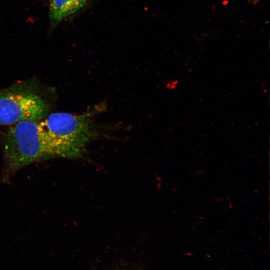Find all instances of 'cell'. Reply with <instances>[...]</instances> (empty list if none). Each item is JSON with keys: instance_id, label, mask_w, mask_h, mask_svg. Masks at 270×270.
<instances>
[{"instance_id": "cell-1", "label": "cell", "mask_w": 270, "mask_h": 270, "mask_svg": "<svg viewBox=\"0 0 270 270\" xmlns=\"http://www.w3.org/2000/svg\"><path fill=\"white\" fill-rule=\"evenodd\" d=\"M100 108L98 106L80 114L56 112L39 120V132L46 158L82 157L88 144L97 136L92 118Z\"/></svg>"}, {"instance_id": "cell-2", "label": "cell", "mask_w": 270, "mask_h": 270, "mask_svg": "<svg viewBox=\"0 0 270 270\" xmlns=\"http://www.w3.org/2000/svg\"><path fill=\"white\" fill-rule=\"evenodd\" d=\"M38 121L18 122L6 134L4 152L10 169L17 170L35 162L47 159L39 132Z\"/></svg>"}, {"instance_id": "cell-3", "label": "cell", "mask_w": 270, "mask_h": 270, "mask_svg": "<svg viewBox=\"0 0 270 270\" xmlns=\"http://www.w3.org/2000/svg\"><path fill=\"white\" fill-rule=\"evenodd\" d=\"M48 105L31 91L10 88L0 91V124L12 125L24 120L39 121L48 112Z\"/></svg>"}, {"instance_id": "cell-4", "label": "cell", "mask_w": 270, "mask_h": 270, "mask_svg": "<svg viewBox=\"0 0 270 270\" xmlns=\"http://www.w3.org/2000/svg\"><path fill=\"white\" fill-rule=\"evenodd\" d=\"M88 0H50V30H54L62 20L82 9Z\"/></svg>"}]
</instances>
